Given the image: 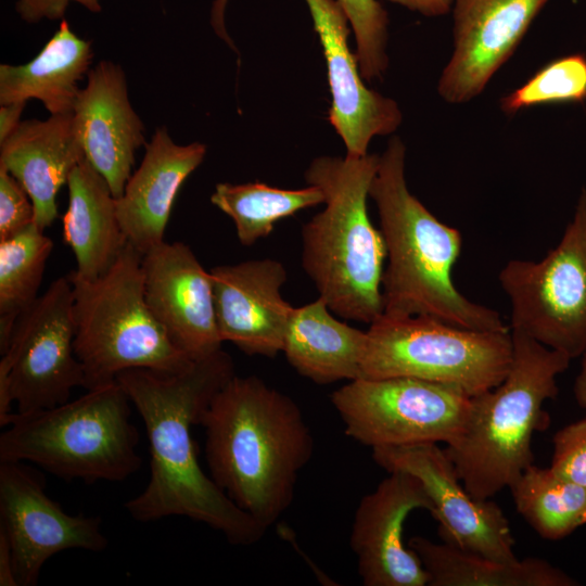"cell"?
<instances>
[{
	"label": "cell",
	"instance_id": "cell-1",
	"mask_svg": "<svg viewBox=\"0 0 586 586\" xmlns=\"http://www.w3.org/2000/svg\"><path fill=\"white\" fill-rule=\"evenodd\" d=\"M234 374L231 356L219 349L179 373L131 369L117 375L144 423L151 456L145 488L125 504L132 519L187 517L239 546L265 535L267 528L203 472L191 436L192 425L200 424L214 395Z\"/></svg>",
	"mask_w": 586,
	"mask_h": 586
},
{
	"label": "cell",
	"instance_id": "cell-2",
	"mask_svg": "<svg viewBox=\"0 0 586 586\" xmlns=\"http://www.w3.org/2000/svg\"><path fill=\"white\" fill-rule=\"evenodd\" d=\"M200 425L211 477L268 528L291 506L314 437L298 405L255 375L235 374L214 395Z\"/></svg>",
	"mask_w": 586,
	"mask_h": 586
},
{
	"label": "cell",
	"instance_id": "cell-3",
	"mask_svg": "<svg viewBox=\"0 0 586 586\" xmlns=\"http://www.w3.org/2000/svg\"><path fill=\"white\" fill-rule=\"evenodd\" d=\"M406 148L392 137L369 189L386 246L383 314L429 316L472 330L508 331L500 314L467 298L453 281L462 237L438 220L408 189Z\"/></svg>",
	"mask_w": 586,
	"mask_h": 586
},
{
	"label": "cell",
	"instance_id": "cell-4",
	"mask_svg": "<svg viewBox=\"0 0 586 586\" xmlns=\"http://www.w3.org/2000/svg\"><path fill=\"white\" fill-rule=\"evenodd\" d=\"M380 155L319 156L305 171L324 208L302 228V266L320 298L343 319L371 323L383 314L386 246L368 214Z\"/></svg>",
	"mask_w": 586,
	"mask_h": 586
},
{
	"label": "cell",
	"instance_id": "cell-5",
	"mask_svg": "<svg viewBox=\"0 0 586 586\" xmlns=\"http://www.w3.org/2000/svg\"><path fill=\"white\" fill-rule=\"evenodd\" d=\"M510 332L513 352L505 379L472 397L462 434L445 448L464 487L481 500L510 488L533 464V434L547 419L543 406L557 396V378L571 360L525 333Z\"/></svg>",
	"mask_w": 586,
	"mask_h": 586
},
{
	"label": "cell",
	"instance_id": "cell-6",
	"mask_svg": "<svg viewBox=\"0 0 586 586\" xmlns=\"http://www.w3.org/2000/svg\"><path fill=\"white\" fill-rule=\"evenodd\" d=\"M130 406L114 381L52 408L13 412L0 435V461H29L65 480H126L141 466Z\"/></svg>",
	"mask_w": 586,
	"mask_h": 586
},
{
	"label": "cell",
	"instance_id": "cell-7",
	"mask_svg": "<svg viewBox=\"0 0 586 586\" xmlns=\"http://www.w3.org/2000/svg\"><path fill=\"white\" fill-rule=\"evenodd\" d=\"M142 256L127 243L103 276L85 280L68 273L74 292V348L86 391L114 382L127 370L179 373L193 364L146 303Z\"/></svg>",
	"mask_w": 586,
	"mask_h": 586
},
{
	"label": "cell",
	"instance_id": "cell-8",
	"mask_svg": "<svg viewBox=\"0 0 586 586\" xmlns=\"http://www.w3.org/2000/svg\"><path fill=\"white\" fill-rule=\"evenodd\" d=\"M512 352L510 330H472L429 316L382 314L367 330L361 378H416L474 397L505 379Z\"/></svg>",
	"mask_w": 586,
	"mask_h": 586
},
{
	"label": "cell",
	"instance_id": "cell-9",
	"mask_svg": "<svg viewBox=\"0 0 586 586\" xmlns=\"http://www.w3.org/2000/svg\"><path fill=\"white\" fill-rule=\"evenodd\" d=\"M498 280L510 303V330L571 359L586 349V190L557 246L540 260L510 259Z\"/></svg>",
	"mask_w": 586,
	"mask_h": 586
},
{
	"label": "cell",
	"instance_id": "cell-10",
	"mask_svg": "<svg viewBox=\"0 0 586 586\" xmlns=\"http://www.w3.org/2000/svg\"><path fill=\"white\" fill-rule=\"evenodd\" d=\"M74 292L68 275L54 280L16 320L0 360V425L18 413L52 408L84 387L75 348Z\"/></svg>",
	"mask_w": 586,
	"mask_h": 586
},
{
	"label": "cell",
	"instance_id": "cell-11",
	"mask_svg": "<svg viewBox=\"0 0 586 586\" xmlns=\"http://www.w3.org/2000/svg\"><path fill=\"white\" fill-rule=\"evenodd\" d=\"M331 403L346 435L373 449L453 444L466 428L472 397L416 378H360L335 390Z\"/></svg>",
	"mask_w": 586,
	"mask_h": 586
},
{
	"label": "cell",
	"instance_id": "cell-12",
	"mask_svg": "<svg viewBox=\"0 0 586 586\" xmlns=\"http://www.w3.org/2000/svg\"><path fill=\"white\" fill-rule=\"evenodd\" d=\"M101 523L65 512L22 461H0V528L11 546L17 586L36 585L46 561L61 551L105 549Z\"/></svg>",
	"mask_w": 586,
	"mask_h": 586
},
{
	"label": "cell",
	"instance_id": "cell-13",
	"mask_svg": "<svg viewBox=\"0 0 586 586\" xmlns=\"http://www.w3.org/2000/svg\"><path fill=\"white\" fill-rule=\"evenodd\" d=\"M372 458L387 472H407L422 483L443 542L492 559H518L509 520L501 508L468 492L438 444L373 448Z\"/></svg>",
	"mask_w": 586,
	"mask_h": 586
},
{
	"label": "cell",
	"instance_id": "cell-14",
	"mask_svg": "<svg viewBox=\"0 0 586 586\" xmlns=\"http://www.w3.org/2000/svg\"><path fill=\"white\" fill-rule=\"evenodd\" d=\"M416 509L432 510L422 483L413 475L388 472L356 509L351 548L365 586H428L429 575L404 542V524Z\"/></svg>",
	"mask_w": 586,
	"mask_h": 586
},
{
	"label": "cell",
	"instance_id": "cell-15",
	"mask_svg": "<svg viewBox=\"0 0 586 586\" xmlns=\"http://www.w3.org/2000/svg\"><path fill=\"white\" fill-rule=\"evenodd\" d=\"M548 0H454V50L438 93L460 104L479 95Z\"/></svg>",
	"mask_w": 586,
	"mask_h": 586
},
{
	"label": "cell",
	"instance_id": "cell-16",
	"mask_svg": "<svg viewBox=\"0 0 586 586\" xmlns=\"http://www.w3.org/2000/svg\"><path fill=\"white\" fill-rule=\"evenodd\" d=\"M142 269L146 303L171 342L193 361L221 349L211 272L190 246L164 241Z\"/></svg>",
	"mask_w": 586,
	"mask_h": 586
},
{
	"label": "cell",
	"instance_id": "cell-17",
	"mask_svg": "<svg viewBox=\"0 0 586 586\" xmlns=\"http://www.w3.org/2000/svg\"><path fill=\"white\" fill-rule=\"evenodd\" d=\"M209 272L221 341L250 356L281 353L294 309L281 295L285 267L279 260L260 258L215 266Z\"/></svg>",
	"mask_w": 586,
	"mask_h": 586
},
{
	"label": "cell",
	"instance_id": "cell-18",
	"mask_svg": "<svg viewBox=\"0 0 586 586\" xmlns=\"http://www.w3.org/2000/svg\"><path fill=\"white\" fill-rule=\"evenodd\" d=\"M327 63L332 95L329 120L346 154H368L375 136L394 132L402 123L398 104L362 81L356 54L348 47V18L337 0H305Z\"/></svg>",
	"mask_w": 586,
	"mask_h": 586
},
{
	"label": "cell",
	"instance_id": "cell-19",
	"mask_svg": "<svg viewBox=\"0 0 586 586\" xmlns=\"http://www.w3.org/2000/svg\"><path fill=\"white\" fill-rule=\"evenodd\" d=\"M85 158L105 179L115 199L131 176L136 152L145 142L143 122L128 97L126 75L111 61L87 74L73 109Z\"/></svg>",
	"mask_w": 586,
	"mask_h": 586
},
{
	"label": "cell",
	"instance_id": "cell-20",
	"mask_svg": "<svg viewBox=\"0 0 586 586\" xmlns=\"http://www.w3.org/2000/svg\"><path fill=\"white\" fill-rule=\"evenodd\" d=\"M206 145L174 142L165 127L145 145L139 167L116 199V214L128 241L142 255L164 242L175 199L184 180L202 164Z\"/></svg>",
	"mask_w": 586,
	"mask_h": 586
},
{
	"label": "cell",
	"instance_id": "cell-21",
	"mask_svg": "<svg viewBox=\"0 0 586 586\" xmlns=\"http://www.w3.org/2000/svg\"><path fill=\"white\" fill-rule=\"evenodd\" d=\"M85 158L73 113L28 119L0 142V167L25 189L42 230L59 216L56 196L76 165Z\"/></svg>",
	"mask_w": 586,
	"mask_h": 586
},
{
	"label": "cell",
	"instance_id": "cell-22",
	"mask_svg": "<svg viewBox=\"0 0 586 586\" xmlns=\"http://www.w3.org/2000/svg\"><path fill=\"white\" fill-rule=\"evenodd\" d=\"M67 188L63 240L76 259L73 272L81 279L94 280L113 266L128 243L117 218L116 199L86 158L71 173Z\"/></svg>",
	"mask_w": 586,
	"mask_h": 586
},
{
	"label": "cell",
	"instance_id": "cell-23",
	"mask_svg": "<svg viewBox=\"0 0 586 586\" xmlns=\"http://www.w3.org/2000/svg\"><path fill=\"white\" fill-rule=\"evenodd\" d=\"M318 297L294 307L283 341L289 364L317 384L361 378L367 331L336 319Z\"/></svg>",
	"mask_w": 586,
	"mask_h": 586
},
{
	"label": "cell",
	"instance_id": "cell-24",
	"mask_svg": "<svg viewBox=\"0 0 586 586\" xmlns=\"http://www.w3.org/2000/svg\"><path fill=\"white\" fill-rule=\"evenodd\" d=\"M92 58L91 41L78 37L63 18L31 61L0 65V104L36 99L50 115L73 113L78 81L90 71Z\"/></svg>",
	"mask_w": 586,
	"mask_h": 586
},
{
	"label": "cell",
	"instance_id": "cell-25",
	"mask_svg": "<svg viewBox=\"0 0 586 586\" xmlns=\"http://www.w3.org/2000/svg\"><path fill=\"white\" fill-rule=\"evenodd\" d=\"M408 546L429 575V586H573L577 583L548 561L527 557L501 561L450 544L413 536Z\"/></svg>",
	"mask_w": 586,
	"mask_h": 586
},
{
	"label": "cell",
	"instance_id": "cell-26",
	"mask_svg": "<svg viewBox=\"0 0 586 586\" xmlns=\"http://www.w3.org/2000/svg\"><path fill=\"white\" fill-rule=\"evenodd\" d=\"M509 489L519 514L544 539H562L586 524V486L550 467L531 464Z\"/></svg>",
	"mask_w": 586,
	"mask_h": 586
},
{
	"label": "cell",
	"instance_id": "cell-27",
	"mask_svg": "<svg viewBox=\"0 0 586 586\" xmlns=\"http://www.w3.org/2000/svg\"><path fill=\"white\" fill-rule=\"evenodd\" d=\"M211 202L233 220L239 242L252 245L268 237L278 220L322 204L324 194L314 184L285 190L262 182H220L215 186Z\"/></svg>",
	"mask_w": 586,
	"mask_h": 586
},
{
	"label": "cell",
	"instance_id": "cell-28",
	"mask_svg": "<svg viewBox=\"0 0 586 586\" xmlns=\"http://www.w3.org/2000/svg\"><path fill=\"white\" fill-rule=\"evenodd\" d=\"M53 241L35 222L0 241V353L17 318L38 298Z\"/></svg>",
	"mask_w": 586,
	"mask_h": 586
},
{
	"label": "cell",
	"instance_id": "cell-29",
	"mask_svg": "<svg viewBox=\"0 0 586 586\" xmlns=\"http://www.w3.org/2000/svg\"><path fill=\"white\" fill-rule=\"evenodd\" d=\"M586 101V58L571 54L551 61L500 100L508 114L540 104Z\"/></svg>",
	"mask_w": 586,
	"mask_h": 586
},
{
	"label": "cell",
	"instance_id": "cell-30",
	"mask_svg": "<svg viewBox=\"0 0 586 586\" xmlns=\"http://www.w3.org/2000/svg\"><path fill=\"white\" fill-rule=\"evenodd\" d=\"M337 1L353 28L361 77L368 81L381 78L388 65L386 11L378 0Z\"/></svg>",
	"mask_w": 586,
	"mask_h": 586
},
{
	"label": "cell",
	"instance_id": "cell-31",
	"mask_svg": "<svg viewBox=\"0 0 586 586\" xmlns=\"http://www.w3.org/2000/svg\"><path fill=\"white\" fill-rule=\"evenodd\" d=\"M550 468L560 476L586 486V418L556 433Z\"/></svg>",
	"mask_w": 586,
	"mask_h": 586
},
{
	"label": "cell",
	"instance_id": "cell-32",
	"mask_svg": "<svg viewBox=\"0 0 586 586\" xmlns=\"http://www.w3.org/2000/svg\"><path fill=\"white\" fill-rule=\"evenodd\" d=\"M35 222L33 202L22 184L0 167V241Z\"/></svg>",
	"mask_w": 586,
	"mask_h": 586
},
{
	"label": "cell",
	"instance_id": "cell-33",
	"mask_svg": "<svg viewBox=\"0 0 586 586\" xmlns=\"http://www.w3.org/2000/svg\"><path fill=\"white\" fill-rule=\"evenodd\" d=\"M74 1L92 13H100V0H17L15 9L26 23H38L43 18L63 20L68 4Z\"/></svg>",
	"mask_w": 586,
	"mask_h": 586
},
{
	"label": "cell",
	"instance_id": "cell-34",
	"mask_svg": "<svg viewBox=\"0 0 586 586\" xmlns=\"http://www.w3.org/2000/svg\"><path fill=\"white\" fill-rule=\"evenodd\" d=\"M403 5L410 11L435 17L447 14L453 9L454 0H387Z\"/></svg>",
	"mask_w": 586,
	"mask_h": 586
},
{
	"label": "cell",
	"instance_id": "cell-35",
	"mask_svg": "<svg viewBox=\"0 0 586 586\" xmlns=\"http://www.w3.org/2000/svg\"><path fill=\"white\" fill-rule=\"evenodd\" d=\"M25 105L26 102H15L0 106V142L17 128Z\"/></svg>",
	"mask_w": 586,
	"mask_h": 586
},
{
	"label": "cell",
	"instance_id": "cell-36",
	"mask_svg": "<svg viewBox=\"0 0 586 586\" xmlns=\"http://www.w3.org/2000/svg\"><path fill=\"white\" fill-rule=\"evenodd\" d=\"M0 586H17L12 550L5 533L0 528Z\"/></svg>",
	"mask_w": 586,
	"mask_h": 586
},
{
	"label": "cell",
	"instance_id": "cell-37",
	"mask_svg": "<svg viewBox=\"0 0 586 586\" xmlns=\"http://www.w3.org/2000/svg\"><path fill=\"white\" fill-rule=\"evenodd\" d=\"M579 372L574 383V396L577 404L586 409V349L582 354Z\"/></svg>",
	"mask_w": 586,
	"mask_h": 586
}]
</instances>
